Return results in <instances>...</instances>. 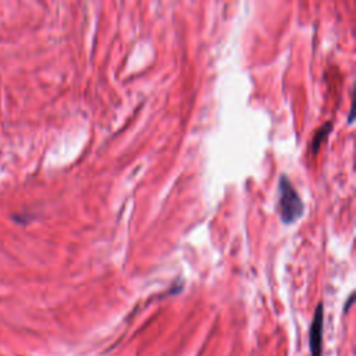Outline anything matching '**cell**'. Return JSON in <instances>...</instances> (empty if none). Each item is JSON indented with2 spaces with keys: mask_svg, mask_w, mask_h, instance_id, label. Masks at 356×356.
Here are the masks:
<instances>
[{
  "mask_svg": "<svg viewBox=\"0 0 356 356\" xmlns=\"http://www.w3.org/2000/svg\"><path fill=\"white\" fill-rule=\"evenodd\" d=\"M278 189H280V200H278L280 217L286 224L295 222L303 214V209H305L303 202L299 193L296 192V189L293 188V185L291 184V181L285 175L280 178Z\"/></svg>",
  "mask_w": 356,
  "mask_h": 356,
  "instance_id": "obj_1",
  "label": "cell"
},
{
  "mask_svg": "<svg viewBox=\"0 0 356 356\" xmlns=\"http://www.w3.org/2000/svg\"><path fill=\"white\" fill-rule=\"evenodd\" d=\"M323 327H324V306L318 303L309 328V349L310 356L323 355Z\"/></svg>",
  "mask_w": 356,
  "mask_h": 356,
  "instance_id": "obj_2",
  "label": "cell"
},
{
  "mask_svg": "<svg viewBox=\"0 0 356 356\" xmlns=\"http://www.w3.org/2000/svg\"><path fill=\"white\" fill-rule=\"evenodd\" d=\"M330 129H331V122H327V124L317 132V135L314 136V139H313V142H312V147H313V152H314V153L317 152L318 146L321 145V140L327 136V134L330 132Z\"/></svg>",
  "mask_w": 356,
  "mask_h": 356,
  "instance_id": "obj_3",
  "label": "cell"
}]
</instances>
